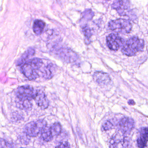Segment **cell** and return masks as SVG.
<instances>
[{"mask_svg":"<svg viewBox=\"0 0 148 148\" xmlns=\"http://www.w3.org/2000/svg\"><path fill=\"white\" fill-rule=\"evenodd\" d=\"M56 148H70L69 143L66 142L62 143Z\"/></svg>","mask_w":148,"mask_h":148,"instance_id":"obj_23","label":"cell"},{"mask_svg":"<svg viewBox=\"0 0 148 148\" xmlns=\"http://www.w3.org/2000/svg\"><path fill=\"white\" fill-rule=\"evenodd\" d=\"M41 136L43 140L46 142L50 141L53 136L50 131V127H46L41 132Z\"/></svg>","mask_w":148,"mask_h":148,"instance_id":"obj_14","label":"cell"},{"mask_svg":"<svg viewBox=\"0 0 148 148\" xmlns=\"http://www.w3.org/2000/svg\"><path fill=\"white\" fill-rule=\"evenodd\" d=\"M43 63V60L39 58L29 60L21 65L22 72L29 80H36L40 77V69Z\"/></svg>","mask_w":148,"mask_h":148,"instance_id":"obj_2","label":"cell"},{"mask_svg":"<svg viewBox=\"0 0 148 148\" xmlns=\"http://www.w3.org/2000/svg\"><path fill=\"white\" fill-rule=\"evenodd\" d=\"M0 148H14L8 142L2 139H0Z\"/></svg>","mask_w":148,"mask_h":148,"instance_id":"obj_19","label":"cell"},{"mask_svg":"<svg viewBox=\"0 0 148 148\" xmlns=\"http://www.w3.org/2000/svg\"><path fill=\"white\" fill-rule=\"evenodd\" d=\"M107 43L110 49L116 51L123 46L124 40L118 35L112 34L107 36Z\"/></svg>","mask_w":148,"mask_h":148,"instance_id":"obj_6","label":"cell"},{"mask_svg":"<svg viewBox=\"0 0 148 148\" xmlns=\"http://www.w3.org/2000/svg\"><path fill=\"white\" fill-rule=\"evenodd\" d=\"M93 79L95 82L101 86L108 85L111 81L108 74L103 72H96L93 75Z\"/></svg>","mask_w":148,"mask_h":148,"instance_id":"obj_9","label":"cell"},{"mask_svg":"<svg viewBox=\"0 0 148 148\" xmlns=\"http://www.w3.org/2000/svg\"><path fill=\"white\" fill-rule=\"evenodd\" d=\"M114 127V125L110 121H106L103 123L102 126V128L103 130L107 131V130H110Z\"/></svg>","mask_w":148,"mask_h":148,"instance_id":"obj_18","label":"cell"},{"mask_svg":"<svg viewBox=\"0 0 148 148\" xmlns=\"http://www.w3.org/2000/svg\"><path fill=\"white\" fill-rule=\"evenodd\" d=\"M55 71L54 66L52 63L45 64L44 63L41 69L40 73L45 79H50L53 76Z\"/></svg>","mask_w":148,"mask_h":148,"instance_id":"obj_11","label":"cell"},{"mask_svg":"<svg viewBox=\"0 0 148 148\" xmlns=\"http://www.w3.org/2000/svg\"><path fill=\"white\" fill-rule=\"evenodd\" d=\"M117 136H118L117 135L115 136L111 139L110 142L111 146H116L121 142V139H120V137L118 138Z\"/></svg>","mask_w":148,"mask_h":148,"instance_id":"obj_20","label":"cell"},{"mask_svg":"<svg viewBox=\"0 0 148 148\" xmlns=\"http://www.w3.org/2000/svg\"><path fill=\"white\" fill-rule=\"evenodd\" d=\"M128 138L127 137H125L124 139H123V145L124 147H127L129 143V141L128 140Z\"/></svg>","mask_w":148,"mask_h":148,"instance_id":"obj_24","label":"cell"},{"mask_svg":"<svg viewBox=\"0 0 148 148\" xmlns=\"http://www.w3.org/2000/svg\"><path fill=\"white\" fill-rule=\"evenodd\" d=\"M147 142L143 140L140 138H138L137 140V144H138V147L140 148H144L146 147L147 144Z\"/></svg>","mask_w":148,"mask_h":148,"instance_id":"obj_21","label":"cell"},{"mask_svg":"<svg viewBox=\"0 0 148 148\" xmlns=\"http://www.w3.org/2000/svg\"><path fill=\"white\" fill-rule=\"evenodd\" d=\"M112 6L121 16L127 15L130 10V3L128 0H116Z\"/></svg>","mask_w":148,"mask_h":148,"instance_id":"obj_7","label":"cell"},{"mask_svg":"<svg viewBox=\"0 0 148 148\" xmlns=\"http://www.w3.org/2000/svg\"><path fill=\"white\" fill-rule=\"evenodd\" d=\"M144 46L143 40L134 36L128 40L124 43L122 49V52L127 56H134L138 52L142 51Z\"/></svg>","mask_w":148,"mask_h":148,"instance_id":"obj_3","label":"cell"},{"mask_svg":"<svg viewBox=\"0 0 148 148\" xmlns=\"http://www.w3.org/2000/svg\"><path fill=\"white\" fill-rule=\"evenodd\" d=\"M28 136H23L21 137V141L23 144H28L29 142V139Z\"/></svg>","mask_w":148,"mask_h":148,"instance_id":"obj_22","label":"cell"},{"mask_svg":"<svg viewBox=\"0 0 148 148\" xmlns=\"http://www.w3.org/2000/svg\"><path fill=\"white\" fill-rule=\"evenodd\" d=\"M34 99L37 105L42 109H47L49 106L48 99L45 93L41 90H38L35 93Z\"/></svg>","mask_w":148,"mask_h":148,"instance_id":"obj_8","label":"cell"},{"mask_svg":"<svg viewBox=\"0 0 148 148\" xmlns=\"http://www.w3.org/2000/svg\"><path fill=\"white\" fill-rule=\"evenodd\" d=\"M141 136L140 138L147 142L148 141V128H143L142 129L140 132Z\"/></svg>","mask_w":148,"mask_h":148,"instance_id":"obj_17","label":"cell"},{"mask_svg":"<svg viewBox=\"0 0 148 148\" xmlns=\"http://www.w3.org/2000/svg\"><path fill=\"white\" fill-rule=\"evenodd\" d=\"M134 120L129 117L123 118L119 123L120 129L122 132L125 134H130L134 127Z\"/></svg>","mask_w":148,"mask_h":148,"instance_id":"obj_10","label":"cell"},{"mask_svg":"<svg viewBox=\"0 0 148 148\" xmlns=\"http://www.w3.org/2000/svg\"></svg>","mask_w":148,"mask_h":148,"instance_id":"obj_25","label":"cell"},{"mask_svg":"<svg viewBox=\"0 0 148 148\" xmlns=\"http://www.w3.org/2000/svg\"><path fill=\"white\" fill-rule=\"evenodd\" d=\"M47 125L46 121L43 120L31 122L24 127V134L29 137H36L47 127Z\"/></svg>","mask_w":148,"mask_h":148,"instance_id":"obj_5","label":"cell"},{"mask_svg":"<svg viewBox=\"0 0 148 148\" xmlns=\"http://www.w3.org/2000/svg\"><path fill=\"white\" fill-rule=\"evenodd\" d=\"M35 93L33 87L29 85L19 87L16 91L17 105L21 109L30 110L32 107L31 102Z\"/></svg>","mask_w":148,"mask_h":148,"instance_id":"obj_1","label":"cell"},{"mask_svg":"<svg viewBox=\"0 0 148 148\" xmlns=\"http://www.w3.org/2000/svg\"><path fill=\"white\" fill-rule=\"evenodd\" d=\"M46 23L41 20H36L34 22L33 30L34 33L37 35L41 34L43 32Z\"/></svg>","mask_w":148,"mask_h":148,"instance_id":"obj_12","label":"cell"},{"mask_svg":"<svg viewBox=\"0 0 148 148\" xmlns=\"http://www.w3.org/2000/svg\"><path fill=\"white\" fill-rule=\"evenodd\" d=\"M108 26L110 30L122 34L130 33L132 28L131 23L124 19H118L111 21L109 23Z\"/></svg>","mask_w":148,"mask_h":148,"instance_id":"obj_4","label":"cell"},{"mask_svg":"<svg viewBox=\"0 0 148 148\" xmlns=\"http://www.w3.org/2000/svg\"><path fill=\"white\" fill-rule=\"evenodd\" d=\"M82 31L86 39H87L88 41L90 39L92 36L91 30L89 27H88V26H84L83 28Z\"/></svg>","mask_w":148,"mask_h":148,"instance_id":"obj_16","label":"cell"},{"mask_svg":"<svg viewBox=\"0 0 148 148\" xmlns=\"http://www.w3.org/2000/svg\"><path fill=\"white\" fill-rule=\"evenodd\" d=\"M34 54L35 50L33 49L30 48L28 49L22 56L21 57L18 61V64L19 65H22L24 62L29 60L28 59L33 56Z\"/></svg>","mask_w":148,"mask_h":148,"instance_id":"obj_13","label":"cell"},{"mask_svg":"<svg viewBox=\"0 0 148 148\" xmlns=\"http://www.w3.org/2000/svg\"><path fill=\"white\" fill-rule=\"evenodd\" d=\"M50 131L53 136L58 135L62 131V126L60 123H54L50 127Z\"/></svg>","mask_w":148,"mask_h":148,"instance_id":"obj_15","label":"cell"}]
</instances>
